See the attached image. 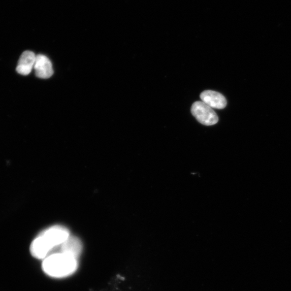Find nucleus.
Here are the masks:
<instances>
[{
    "mask_svg": "<svg viewBox=\"0 0 291 291\" xmlns=\"http://www.w3.org/2000/svg\"><path fill=\"white\" fill-rule=\"evenodd\" d=\"M200 98L202 102L212 109H223L227 104L224 96L214 91L207 90L202 92L200 94Z\"/></svg>",
    "mask_w": 291,
    "mask_h": 291,
    "instance_id": "20e7f679",
    "label": "nucleus"
},
{
    "mask_svg": "<svg viewBox=\"0 0 291 291\" xmlns=\"http://www.w3.org/2000/svg\"><path fill=\"white\" fill-rule=\"evenodd\" d=\"M52 250L45 240L40 235L32 242L30 251L33 257L37 259H45Z\"/></svg>",
    "mask_w": 291,
    "mask_h": 291,
    "instance_id": "6e6552de",
    "label": "nucleus"
},
{
    "mask_svg": "<svg viewBox=\"0 0 291 291\" xmlns=\"http://www.w3.org/2000/svg\"><path fill=\"white\" fill-rule=\"evenodd\" d=\"M191 112L202 125L212 126L218 121V117L213 109L203 102L194 103L192 105Z\"/></svg>",
    "mask_w": 291,
    "mask_h": 291,
    "instance_id": "f03ea898",
    "label": "nucleus"
},
{
    "mask_svg": "<svg viewBox=\"0 0 291 291\" xmlns=\"http://www.w3.org/2000/svg\"><path fill=\"white\" fill-rule=\"evenodd\" d=\"M34 68L35 70V74L40 78L48 79L54 74V70H53L51 61L45 55L37 56Z\"/></svg>",
    "mask_w": 291,
    "mask_h": 291,
    "instance_id": "39448f33",
    "label": "nucleus"
},
{
    "mask_svg": "<svg viewBox=\"0 0 291 291\" xmlns=\"http://www.w3.org/2000/svg\"><path fill=\"white\" fill-rule=\"evenodd\" d=\"M36 57L37 56L31 51L23 52L17 66L16 72L23 76L28 75L34 67Z\"/></svg>",
    "mask_w": 291,
    "mask_h": 291,
    "instance_id": "423d86ee",
    "label": "nucleus"
},
{
    "mask_svg": "<svg viewBox=\"0 0 291 291\" xmlns=\"http://www.w3.org/2000/svg\"><path fill=\"white\" fill-rule=\"evenodd\" d=\"M61 252L72 255L77 258L83 250V244L77 237L70 236L68 239L60 245Z\"/></svg>",
    "mask_w": 291,
    "mask_h": 291,
    "instance_id": "0eeeda50",
    "label": "nucleus"
},
{
    "mask_svg": "<svg viewBox=\"0 0 291 291\" xmlns=\"http://www.w3.org/2000/svg\"><path fill=\"white\" fill-rule=\"evenodd\" d=\"M77 258L64 253L52 254L44 260L42 269L47 275L54 278H63L71 275L77 270Z\"/></svg>",
    "mask_w": 291,
    "mask_h": 291,
    "instance_id": "f257e3e1",
    "label": "nucleus"
},
{
    "mask_svg": "<svg viewBox=\"0 0 291 291\" xmlns=\"http://www.w3.org/2000/svg\"><path fill=\"white\" fill-rule=\"evenodd\" d=\"M40 235L53 249L62 244L68 239L70 234L67 228L57 225L47 229Z\"/></svg>",
    "mask_w": 291,
    "mask_h": 291,
    "instance_id": "7ed1b4c3",
    "label": "nucleus"
}]
</instances>
